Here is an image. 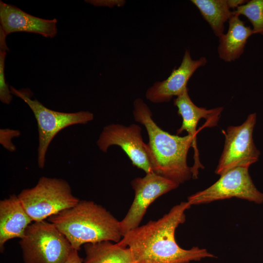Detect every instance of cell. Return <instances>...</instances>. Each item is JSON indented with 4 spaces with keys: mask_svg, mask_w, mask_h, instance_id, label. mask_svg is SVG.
I'll return each instance as SVG.
<instances>
[{
    "mask_svg": "<svg viewBox=\"0 0 263 263\" xmlns=\"http://www.w3.org/2000/svg\"><path fill=\"white\" fill-rule=\"evenodd\" d=\"M190 207L181 202L159 219L130 230L117 243L130 249L135 263H188L215 257L206 249H185L176 242V229L185 222V212Z\"/></svg>",
    "mask_w": 263,
    "mask_h": 263,
    "instance_id": "6da1fadb",
    "label": "cell"
},
{
    "mask_svg": "<svg viewBox=\"0 0 263 263\" xmlns=\"http://www.w3.org/2000/svg\"><path fill=\"white\" fill-rule=\"evenodd\" d=\"M133 105L134 120L144 126L148 134L147 150L152 172L179 184L190 179L191 168L187 164V155L193 138L171 134L160 128L141 98L135 99Z\"/></svg>",
    "mask_w": 263,
    "mask_h": 263,
    "instance_id": "7a4b0ae2",
    "label": "cell"
},
{
    "mask_svg": "<svg viewBox=\"0 0 263 263\" xmlns=\"http://www.w3.org/2000/svg\"><path fill=\"white\" fill-rule=\"evenodd\" d=\"M78 251L86 244L109 241L119 242L123 235L119 221L101 205L80 200L74 207L48 218Z\"/></svg>",
    "mask_w": 263,
    "mask_h": 263,
    "instance_id": "3957f363",
    "label": "cell"
},
{
    "mask_svg": "<svg viewBox=\"0 0 263 263\" xmlns=\"http://www.w3.org/2000/svg\"><path fill=\"white\" fill-rule=\"evenodd\" d=\"M18 196L33 222L45 220L80 201L73 195L66 181L44 176L35 186L23 189Z\"/></svg>",
    "mask_w": 263,
    "mask_h": 263,
    "instance_id": "277c9868",
    "label": "cell"
},
{
    "mask_svg": "<svg viewBox=\"0 0 263 263\" xmlns=\"http://www.w3.org/2000/svg\"><path fill=\"white\" fill-rule=\"evenodd\" d=\"M19 244L24 263H65L73 249L58 229L45 220L31 223Z\"/></svg>",
    "mask_w": 263,
    "mask_h": 263,
    "instance_id": "5b68a950",
    "label": "cell"
},
{
    "mask_svg": "<svg viewBox=\"0 0 263 263\" xmlns=\"http://www.w3.org/2000/svg\"><path fill=\"white\" fill-rule=\"evenodd\" d=\"M10 87L12 94L19 97L28 105L37 121L39 140L38 162L40 168L44 167L48 148L59 132L71 125L87 124L94 119L93 113L89 111L68 113L50 110L37 99L32 100L26 90Z\"/></svg>",
    "mask_w": 263,
    "mask_h": 263,
    "instance_id": "8992f818",
    "label": "cell"
},
{
    "mask_svg": "<svg viewBox=\"0 0 263 263\" xmlns=\"http://www.w3.org/2000/svg\"><path fill=\"white\" fill-rule=\"evenodd\" d=\"M256 119V113H251L242 125L229 126L226 132L222 131L225 136V145L216 174L221 175L236 167L249 168L258 161L260 152L253 138Z\"/></svg>",
    "mask_w": 263,
    "mask_h": 263,
    "instance_id": "52a82bcc",
    "label": "cell"
},
{
    "mask_svg": "<svg viewBox=\"0 0 263 263\" xmlns=\"http://www.w3.org/2000/svg\"><path fill=\"white\" fill-rule=\"evenodd\" d=\"M248 169L236 167L228 170L207 188L189 196L187 202L191 206L236 197L258 204L263 203V193L256 188Z\"/></svg>",
    "mask_w": 263,
    "mask_h": 263,
    "instance_id": "ba28073f",
    "label": "cell"
},
{
    "mask_svg": "<svg viewBox=\"0 0 263 263\" xmlns=\"http://www.w3.org/2000/svg\"><path fill=\"white\" fill-rule=\"evenodd\" d=\"M131 184L134 191V199L126 216L119 221L123 236L139 226L147 208L153 201L179 185L154 172L147 173L143 177L136 178Z\"/></svg>",
    "mask_w": 263,
    "mask_h": 263,
    "instance_id": "9c48e42d",
    "label": "cell"
},
{
    "mask_svg": "<svg viewBox=\"0 0 263 263\" xmlns=\"http://www.w3.org/2000/svg\"><path fill=\"white\" fill-rule=\"evenodd\" d=\"M96 144L99 149L105 152L111 146H119L134 167L144 170L146 174L153 172L147 150V144L143 141L141 129L139 125H108L104 127Z\"/></svg>",
    "mask_w": 263,
    "mask_h": 263,
    "instance_id": "30bf717a",
    "label": "cell"
},
{
    "mask_svg": "<svg viewBox=\"0 0 263 263\" xmlns=\"http://www.w3.org/2000/svg\"><path fill=\"white\" fill-rule=\"evenodd\" d=\"M174 105L178 109V113L182 118V125L177 130V134L186 131L188 135L193 138L192 147L194 149V163L191 168L192 177H198L199 169H203L199 160V151L196 145L197 125L200 119L206 120L205 127H213L217 126L223 111V107H217L207 110L205 108L197 106L191 100L188 89L182 94L176 97L173 101Z\"/></svg>",
    "mask_w": 263,
    "mask_h": 263,
    "instance_id": "8fae6325",
    "label": "cell"
},
{
    "mask_svg": "<svg viewBox=\"0 0 263 263\" xmlns=\"http://www.w3.org/2000/svg\"><path fill=\"white\" fill-rule=\"evenodd\" d=\"M207 62L204 56L193 59L189 51L186 50L180 66L174 68L166 79L156 81L149 88L145 94L146 98L151 102L159 103L169 102L174 96H178L188 89V82L195 72Z\"/></svg>",
    "mask_w": 263,
    "mask_h": 263,
    "instance_id": "7c38bea8",
    "label": "cell"
},
{
    "mask_svg": "<svg viewBox=\"0 0 263 263\" xmlns=\"http://www.w3.org/2000/svg\"><path fill=\"white\" fill-rule=\"evenodd\" d=\"M57 20L46 19L30 15L15 5L0 1V29L7 36L12 33L25 32L53 38L57 34Z\"/></svg>",
    "mask_w": 263,
    "mask_h": 263,
    "instance_id": "4fadbf2b",
    "label": "cell"
},
{
    "mask_svg": "<svg viewBox=\"0 0 263 263\" xmlns=\"http://www.w3.org/2000/svg\"><path fill=\"white\" fill-rule=\"evenodd\" d=\"M32 221L16 195L12 194L8 198L0 200V252H3L4 244L8 240L23 238Z\"/></svg>",
    "mask_w": 263,
    "mask_h": 263,
    "instance_id": "5bb4252c",
    "label": "cell"
},
{
    "mask_svg": "<svg viewBox=\"0 0 263 263\" xmlns=\"http://www.w3.org/2000/svg\"><path fill=\"white\" fill-rule=\"evenodd\" d=\"M239 16L234 13L228 21L226 33L219 38L218 55L225 62L238 59L244 53L248 38L254 34L250 26H246Z\"/></svg>",
    "mask_w": 263,
    "mask_h": 263,
    "instance_id": "9a60e30c",
    "label": "cell"
},
{
    "mask_svg": "<svg viewBox=\"0 0 263 263\" xmlns=\"http://www.w3.org/2000/svg\"><path fill=\"white\" fill-rule=\"evenodd\" d=\"M86 256L83 263H135L128 247L105 241L84 245Z\"/></svg>",
    "mask_w": 263,
    "mask_h": 263,
    "instance_id": "2e32d148",
    "label": "cell"
},
{
    "mask_svg": "<svg viewBox=\"0 0 263 263\" xmlns=\"http://www.w3.org/2000/svg\"><path fill=\"white\" fill-rule=\"evenodd\" d=\"M218 38L224 34L225 23L234 15L227 0H191Z\"/></svg>",
    "mask_w": 263,
    "mask_h": 263,
    "instance_id": "e0dca14e",
    "label": "cell"
},
{
    "mask_svg": "<svg viewBox=\"0 0 263 263\" xmlns=\"http://www.w3.org/2000/svg\"><path fill=\"white\" fill-rule=\"evenodd\" d=\"M233 12L235 14L246 17L253 26L254 34L263 35V0H248Z\"/></svg>",
    "mask_w": 263,
    "mask_h": 263,
    "instance_id": "ac0fdd59",
    "label": "cell"
},
{
    "mask_svg": "<svg viewBox=\"0 0 263 263\" xmlns=\"http://www.w3.org/2000/svg\"><path fill=\"white\" fill-rule=\"evenodd\" d=\"M6 52L5 50L0 49V100L3 103L9 104L13 99V94L6 82L5 77L4 66Z\"/></svg>",
    "mask_w": 263,
    "mask_h": 263,
    "instance_id": "d6986e66",
    "label": "cell"
},
{
    "mask_svg": "<svg viewBox=\"0 0 263 263\" xmlns=\"http://www.w3.org/2000/svg\"><path fill=\"white\" fill-rule=\"evenodd\" d=\"M20 132L17 130L0 129V144L7 150L14 151L16 150L15 145L12 143L11 139L19 136Z\"/></svg>",
    "mask_w": 263,
    "mask_h": 263,
    "instance_id": "ffe728a7",
    "label": "cell"
},
{
    "mask_svg": "<svg viewBox=\"0 0 263 263\" xmlns=\"http://www.w3.org/2000/svg\"><path fill=\"white\" fill-rule=\"evenodd\" d=\"M83 259L81 258L78 251L73 249L65 263H83Z\"/></svg>",
    "mask_w": 263,
    "mask_h": 263,
    "instance_id": "44dd1931",
    "label": "cell"
},
{
    "mask_svg": "<svg viewBox=\"0 0 263 263\" xmlns=\"http://www.w3.org/2000/svg\"><path fill=\"white\" fill-rule=\"evenodd\" d=\"M248 0H227L230 9H236L240 6L245 4Z\"/></svg>",
    "mask_w": 263,
    "mask_h": 263,
    "instance_id": "7402d4cb",
    "label": "cell"
}]
</instances>
